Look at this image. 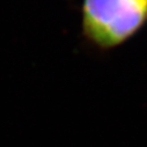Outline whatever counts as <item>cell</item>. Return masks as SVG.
<instances>
[{"instance_id":"obj_1","label":"cell","mask_w":147,"mask_h":147,"mask_svg":"<svg viewBox=\"0 0 147 147\" xmlns=\"http://www.w3.org/2000/svg\"><path fill=\"white\" fill-rule=\"evenodd\" d=\"M147 22V0H86L84 29L102 48L123 43Z\"/></svg>"}]
</instances>
